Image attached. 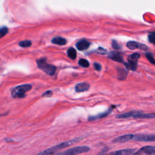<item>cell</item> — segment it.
Segmentation results:
<instances>
[{"label": "cell", "mask_w": 155, "mask_h": 155, "mask_svg": "<svg viewBox=\"0 0 155 155\" xmlns=\"http://www.w3.org/2000/svg\"><path fill=\"white\" fill-rule=\"evenodd\" d=\"M90 84L87 82L78 83L75 86V91L78 93L87 91L90 88Z\"/></svg>", "instance_id": "obj_11"}, {"label": "cell", "mask_w": 155, "mask_h": 155, "mask_svg": "<svg viewBox=\"0 0 155 155\" xmlns=\"http://www.w3.org/2000/svg\"><path fill=\"white\" fill-rule=\"evenodd\" d=\"M104 151H102V152H101L100 154H97V155H104V152H105Z\"/></svg>", "instance_id": "obj_28"}, {"label": "cell", "mask_w": 155, "mask_h": 155, "mask_svg": "<svg viewBox=\"0 0 155 155\" xmlns=\"http://www.w3.org/2000/svg\"><path fill=\"white\" fill-rule=\"evenodd\" d=\"M31 43L30 41L28 40H25V41H22L19 43V45L21 47H28L31 45Z\"/></svg>", "instance_id": "obj_20"}, {"label": "cell", "mask_w": 155, "mask_h": 155, "mask_svg": "<svg viewBox=\"0 0 155 155\" xmlns=\"http://www.w3.org/2000/svg\"><path fill=\"white\" fill-rule=\"evenodd\" d=\"M140 58V54L139 53H135L130 56L128 59V64L126 66L131 69V70H135L137 65V60Z\"/></svg>", "instance_id": "obj_6"}, {"label": "cell", "mask_w": 155, "mask_h": 155, "mask_svg": "<svg viewBox=\"0 0 155 155\" xmlns=\"http://www.w3.org/2000/svg\"><path fill=\"white\" fill-rule=\"evenodd\" d=\"M8 33V28L5 27L0 28V38L4 36Z\"/></svg>", "instance_id": "obj_22"}, {"label": "cell", "mask_w": 155, "mask_h": 155, "mask_svg": "<svg viewBox=\"0 0 155 155\" xmlns=\"http://www.w3.org/2000/svg\"><path fill=\"white\" fill-rule=\"evenodd\" d=\"M143 154L147 155H155V146L147 145L140 148L132 155H142Z\"/></svg>", "instance_id": "obj_5"}, {"label": "cell", "mask_w": 155, "mask_h": 155, "mask_svg": "<svg viewBox=\"0 0 155 155\" xmlns=\"http://www.w3.org/2000/svg\"><path fill=\"white\" fill-rule=\"evenodd\" d=\"M83 138H84V137H76L73 139L66 141V142H61L56 145L53 146V147L48 148L41 152H39V153L36 154L35 155H52V154H54L55 153H57L59 151H60L64 148H65L76 142H79Z\"/></svg>", "instance_id": "obj_1"}, {"label": "cell", "mask_w": 155, "mask_h": 155, "mask_svg": "<svg viewBox=\"0 0 155 155\" xmlns=\"http://www.w3.org/2000/svg\"><path fill=\"white\" fill-rule=\"evenodd\" d=\"M37 64L38 67L44 71L46 74L53 76L56 72V67L51 64H49L47 62L45 59H40L37 61Z\"/></svg>", "instance_id": "obj_4"}, {"label": "cell", "mask_w": 155, "mask_h": 155, "mask_svg": "<svg viewBox=\"0 0 155 155\" xmlns=\"http://www.w3.org/2000/svg\"><path fill=\"white\" fill-rule=\"evenodd\" d=\"M52 95V91H47L44 93H43L42 96L44 97H50Z\"/></svg>", "instance_id": "obj_26"}, {"label": "cell", "mask_w": 155, "mask_h": 155, "mask_svg": "<svg viewBox=\"0 0 155 155\" xmlns=\"http://www.w3.org/2000/svg\"><path fill=\"white\" fill-rule=\"evenodd\" d=\"M134 136V135L132 134H127L122 135L114 138L112 142L113 143H125L131 140H133Z\"/></svg>", "instance_id": "obj_8"}, {"label": "cell", "mask_w": 155, "mask_h": 155, "mask_svg": "<svg viewBox=\"0 0 155 155\" xmlns=\"http://www.w3.org/2000/svg\"><path fill=\"white\" fill-rule=\"evenodd\" d=\"M140 111H131L128 112H125L122 114L116 115V118L117 119H127L130 117H133L134 116L137 114Z\"/></svg>", "instance_id": "obj_13"}, {"label": "cell", "mask_w": 155, "mask_h": 155, "mask_svg": "<svg viewBox=\"0 0 155 155\" xmlns=\"http://www.w3.org/2000/svg\"><path fill=\"white\" fill-rule=\"evenodd\" d=\"M108 58L114 61L124 63V60L122 57L120 55L119 53L117 52H114V51L111 52L108 56Z\"/></svg>", "instance_id": "obj_15"}, {"label": "cell", "mask_w": 155, "mask_h": 155, "mask_svg": "<svg viewBox=\"0 0 155 155\" xmlns=\"http://www.w3.org/2000/svg\"><path fill=\"white\" fill-rule=\"evenodd\" d=\"M115 108V106H111L110 108H108L106 111L99 113L97 114L96 115H93V116H89L88 117V121H93V120H96L97 119H102L104 117H107L108 115H109L112 111L113 110V109Z\"/></svg>", "instance_id": "obj_7"}, {"label": "cell", "mask_w": 155, "mask_h": 155, "mask_svg": "<svg viewBox=\"0 0 155 155\" xmlns=\"http://www.w3.org/2000/svg\"><path fill=\"white\" fill-rule=\"evenodd\" d=\"M127 47L130 50H135L139 48L141 50H147V47L145 45L141 44L136 41H129L127 43Z\"/></svg>", "instance_id": "obj_9"}, {"label": "cell", "mask_w": 155, "mask_h": 155, "mask_svg": "<svg viewBox=\"0 0 155 155\" xmlns=\"http://www.w3.org/2000/svg\"><path fill=\"white\" fill-rule=\"evenodd\" d=\"M90 150V148L87 145L78 146L70 148L63 151L58 152L54 155H78L84 153H87Z\"/></svg>", "instance_id": "obj_2"}, {"label": "cell", "mask_w": 155, "mask_h": 155, "mask_svg": "<svg viewBox=\"0 0 155 155\" xmlns=\"http://www.w3.org/2000/svg\"><path fill=\"white\" fill-rule=\"evenodd\" d=\"M51 42L53 44H57L59 45H63L67 43L66 39L62 37H55L52 39Z\"/></svg>", "instance_id": "obj_17"}, {"label": "cell", "mask_w": 155, "mask_h": 155, "mask_svg": "<svg viewBox=\"0 0 155 155\" xmlns=\"http://www.w3.org/2000/svg\"><path fill=\"white\" fill-rule=\"evenodd\" d=\"M112 47L114 49H119L120 48L118 43L116 41H113V42H112Z\"/></svg>", "instance_id": "obj_24"}, {"label": "cell", "mask_w": 155, "mask_h": 155, "mask_svg": "<svg viewBox=\"0 0 155 155\" xmlns=\"http://www.w3.org/2000/svg\"><path fill=\"white\" fill-rule=\"evenodd\" d=\"M148 40H149L150 42L155 45V36L154 35H153L152 34L149 35H148Z\"/></svg>", "instance_id": "obj_23"}, {"label": "cell", "mask_w": 155, "mask_h": 155, "mask_svg": "<svg viewBox=\"0 0 155 155\" xmlns=\"http://www.w3.org/2000/svg\"><path fill=\"white\" fill-rule=\"evenodd\" d=\"M67 54L68 56L71 59H74L76 58V55H77V53L76 50L73 48V47H70L67 50Z\"/></svg>", "instance_id": "obj_18"}, {"label": "cell", "mask_w": 155, "mask_h": 155, "mask_svg": "<svg viewBox=\"0 0 155 155\" xmlns=\"http://www.w3.org/2000/svg\"><path fill=\"white\" fill-rule=\"evenodd\" d=\"M99 53H101V54H105L106 53H107V51H106V50H104V48H99Z\"/></svg>", "instance_id": "obj_27"}, {"label": "cell", "mask_w": 155, "mask_h": 155, "mask_svg": "<svg viewBox=\"0 0 155 155\" xmlns=\"http://www.w3.org/2000/svg\"><path fill=\"white\" fill-rule=\"evenodd\" d=\"M78 64L80 66L82 67H88L89 66V62H88L87 60L85 59H79Z\"/></svg>", "instance_id": "obj_19"}, {"label": "cell", "mask_w": 155, "mask_h": 155, "mask_svg": "<svg viewBox=\"0 0 155 155\" xmlns=\"http://www.w3.org/2000/svg\"><path fill=\"white\" fill-rule=\"evenodd\" d=\"M151 34H152V35H154V36H155V31H154V32H153V33H151Z\"/></svg>", "instance_id": "obj_29"}, {"label": "cell", "mask_w": 155, "mask_h": 155, "mask_svg": "<svg viewBox=\"0 0 155 155\" xmlns=\"http://www.w3.org/2000/svg\"><path fill=\"white\" fill-rule=\"evenodd\" d=\"M90 45V43L88 41H87V40H85V39H82V40H80L79 41H78L76 43V46L79 50L82 51V50L87 49L89 47Z\"/></svg>", "instance_id": "obj_14"}, {"label": "cell", "mask_w": 155, "mask_h": 155, "mask_svg": "<svg viewBox=\"0 0 155 155\" xmlns=\"http://www.w3.org/2000/svg\"><path fill=\"white\" fill-rule=\"evenodd\" d=\"M127 76V72L122 67L117 68V78L119 80H125Z\"/></svg>", "instance_id": "obj_16"}, {"label": "cell", "mask_w": 155, "mask_h": 155, "mask_svg": "<svg viewBox=\"0 0 155 155\" xmlns=\"http://www.w3.org/2000/svg\"><path fill=\"white\" fill-rule=\"evenodd\" d=\"M133 118L134 119H154L155 118V113H143L140 111Z\"/></svg>", "instance_id": "obj_12"}, {"label": "cell", "mask_w": 155, "mask_h": 155, "mask_svg": "<svg viewBox=\"0 0 155 155\" xmlns=\"http://www.w3.org/2000/svg\"><path fill=\"white\" fill-rule=\"evenodd\" d=\"M134 148H126L115 151L111 153L109 155H130L134 151Z\"/></svg>", "instance_id": "obj_10"}, {"label": "cell", "mask_w": 155, "mask_h": 155, "mask_svg": "<svg viewBox=\"0 0 155 155\" xmlns=\"http://www.w3.org/2000/svg\"><path fill=\"white\" fill-rule=\"evenodd\" d=\"M31 88L30 84H24L14 88L12 91V96L14 98H23L25 96V93Z\"/></svg>", "instance_id": "obj_3"}, {"label": "cell", "mask_w": 155, "mask_h": 155, "mask_svg": "<svg viewBox=\"0 0 155 155\" xmlns=\"http://www.w3.org/2000/svg\"><path fill=\"white\" fill-rule=\"evenodd\" d=\"M94 67L97 71H100L101 70V68H102L101 64H99V63H97V62L94 63Z\"/></svg>", "instance_id": "obj_25"}, {"label": "cell", "mask_w": 155, "mask_h": 155, "mask_svg": "<svg viewBox=\"0 0 155 155\" xmlns=\"http://www.w3.org/2000/svg\"><path fill=\"white\" fill-rule=\"evenodd\" d=\"M145 55H146V57H147V58L148 59V60L151 64L155 65V59H154V57H153V54L151 53H148H148H146Z\"/></svg>", "instance_id": "obj_21"}]
</instances>
